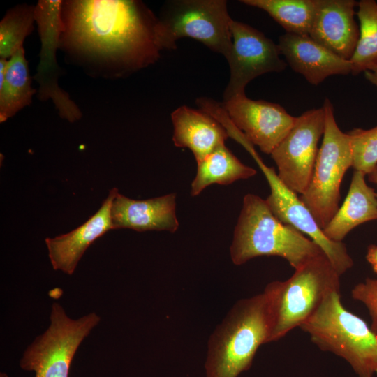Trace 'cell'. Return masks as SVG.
<instances>
[{
	"label": "cell",
	"instance_id": "1",
	"mask_svg": "<svg viewBox=\"0 0 377 377\" xmlns=\"http://www.w3.org/2000/svg\"><path fill=\"white\" fill-rule=\"evenodd\" d=\"M61 18L60 44L122 71L144 68L160 57L158 18L141 1H65Z\"/></svg>",
	"mask_w": 377,
	"mask_h": 377
},
{
	"label": "cell",
	"instance_id": "2",
	"mask_svg": "<svg viewBox=\"0 0 377 377\" xmlns=\"http://www.w3.org/2000/svg\"><path fill=\"white\" fill-rule=\"evenodd\" d=\"M274 281L263 292L236 302L211 334L206 377H238L258 348L269 343L274 325Z\"/></svg>",
	"mask_w": 377,
	"mask_h": 377
},
{
	"label": "cell",
	"instance_id": "3",
	"mask_svg": "<svg viewBox=\"0 0 377 377\" xmlns=\"http://www.w3.org/2000/svg\"><path fill=\"white\" fill-rule=\"evenodd\" d=\"M230 252L236 265L259 256H278L295 269L323 253L310 238L279 221L265 200L253 193L244 197Z\"/></svg>",
	"mask_w": 377,
	"mask_h": 377
},
{
	"label": "cell",
	"instance_id": "4",
	"mask_svg": "<svg viewBox=\"0 0 377 377\" xmlns=\"http://www.w3.org/2000/svg\"><path fill=\"white\" fill-rule=\"evenodd\" d=\"M300 328L320 349L344 359L357 377L377 373V334L343 306L340 291L328 295Z\"/></svg>",
	"mask_w": 377,
	"mask_h": 377
},
{
	"label": "cell",
	"instance_id": "5",
	"mask_svg": "<svg viewBox=\"0 0 377 377\" xmlns=\"http://www.w3.org/2000/svg\"><path fill=\"white\" fill-rule=\"evenodd\" d=\"M340 276L323 253L295 269L288 279L275 281L274 325L269 342L300 327L328 295L340 291Z\"/></svg>",
	"mask_w": 377,
	"mask_h": 377
},
{
	"label": "cell",
	"instance_id": "6",
	"mask_svg": "<svg viewBox=\"0 0 377 377\" xmlns=\"http://www.w3.org/2000/svg\"><path fill=\"white\" fill-rule=\"evenodd\" d=\"M225 0H171L162 7L156 27L161 50L177 47L182 38L202 43L226 59L232 45L230 22Z\"/></svg>",
	"mask_w": 377,
	"mask_h": 377
},
{
	"label": "cell",
	"instance_id": "7",
	"mask_svg": "<svg viewBox=\"0 0 377 377\" xmlns=\"http://www.w3.org/2000/svg\"><path fill=\"white\" fill-rule=\"evenodd\" d=\"M325 121L310 183L300 199L323 230L339 207L342 179L353 167V151L349 135L339 128L332 103L325 98L323 105Z\"/></svg>",
	"mask_w": 377,
	"mask_h": 377
},
{
	"label": "cell",
	"instance_id": "8",
	"mask_svg": "<svg viewBox=\"0 0 377 377\" xmlns=\"http://www.w3.org/2000/svg\"><path fill=\"white\" fill-rule=\"evenodd\" d=\"M94 312L72 319L58 303H53L50 325L25 350L20 367L35 377H68L73 357L82 341L100 322Z\"/></svg>",
	"mask_w": 377,
	"mask_h": 377
},
{
	"label": "cell",
	"instance_id": "9",
	"mask_svg": "<svg viewBox=\"0 0 377 377\" xmlns=\"http://www.w3.org/2000/svg\"><path fill=\"white\" fill-rule=\"evenodd\" d=\"M325 121L323 107L304 112L270 154L279 179L296 194H303L310 183Z\"/></svg>",
	"mask_w": 377,
	"mask_h": 377
},
{
	"label": "cell",
	"instance_id": "10",
	"mask_svg": "<svg viewBox=\"0 0 377 377\" xmlns=\"http://www.w3.org/2000/svg\"><path fill=\"white\" fill-rule=\"evenodd\" d=\"M232 50L226 59L230 79L223 92V101L245 94L249 82L270 72H281L287 63L280 57L278 44L258 29L232 20Z\"/></svg>",
	"mask_w": 377,
	"mask_h": 377
},
{
	"label": "cell",
	"instance_id": "11",
	"mask_svg": "<svg viewBox=\"0 0 377 377\" xmlns=\"http://www.w3.org/2000/svg\"><path fill=\"white\" fill-rule=\"evenodd\" d=\"M63 2L61 0H40L35 6V20L38 24L41 50L34 79L39 84L38 98L42 101L51 99L60 117L73 122L81 118L82 112L58 84L60 70L57 63L56 51L60 45L63 29Z\"/></svg>",
	"mask_w": 377,
	"mask_h": 377
},
{
	"label": "cell",
	"instance_id": "12",
	"mask_svg": "<svg viewBox=\"0 0 377 377\" xmlns=\"http://www.w3.org/2000/svg\"><path fill=\"white\" fill-rule=\"evenodd\" d=\"M251 156L269 183L271 192L265 201L274 215L282 223L308 235L321 249L340 275L350 269L353 266V260L346 245L329 239L300 198L282 183L274 169L267 167L257 152Z\"/></svg>",
	"mask_w": 377,
	"mask_h": 377
},
{
	"label": "cell",
	"instance_id": "13",
	"mask_svg": "<svg viewBox=\"0 0 377 377\" xmlns=\"http://www.w3.org/2000/svg\"><path fill=\"white\" fill-rule=\"evenodd\" d=\"M221 105L235 126L266 154H272L296 120L279 104L254 101L246 94L235 96Z\"/></svg>",
	"mask_w": 377,
	"mask_h": 377
},
{
	"label": "cell",
	"instance_id": "14",
	"mask_svg": "<svg viewBox=\"0 0 377 377\" xmlns=\"http://www.w3.org/2000/svg\"><path fill=\"white\" fill-rule=\"evenodd\" d=\"M356 6L357 2L353 0H317L309 36L339 57L350 60L360 35L355 20Z\"/></svg>",
	"mask_w": 377,
	"mask_h": 377
},
{
	"label": "cell",
	"instance_id": "15",
	"mask_svg": "<svg viewBox=\"0 0 377 377\" xmlns=\"http://www.w3.org/2000/svg\"><path fill=\"white\" fill-rule=\"evenodd\" d=\"M118 193L117 188L110 189L98 210L81 226L68 233L45 239L48 256L54 270L73 274L88 247L113 229L111 209Z\"/></svg>",
	"mask_w": 377,
	"mask_h": 377
},
{
	"label": "cell",
	"instance_id": "16",
	"mask_svg": "<svg viewBox=\"0 0 377 377\" xmlns=\"http://www.w3.org/2000/svg\"><path fill=\"white\" fill-rule=\"evenodd\" d=\"M278 46L287 64L311 84L318 85L332 75L352 73L350 60L336 55L309 36L286 33L279 37Z\"/></svg>",
	"mask_w": 377,
	"mask_h": 377
},
{
	"label": "cell",
	"instance_id": "17",
	"mask_svg": "<svg viewBox=\"0 0 377 377\" xmlns=\"http://www.w3.org/2000/svg\"><path fill=\"white\" fill-rule=\"evenodd\" d=\"M111 218L113 229L175 232L179 226L176 215V194L134 200L118 193L112 202Z\"/></svg>",
	"mask_w": 377,
	"mask_h": 377
},
{
	"label": "cell",
	"instance_id": "18",
	"mask_svg": "<svg viewBox=\"0 0 377 377\" xmlns=\"http://www.w3.org/2000/svg\"><path fill=\"white\" fill-rule=\"evenodd\" d=\"M174 128L172 141L177 147L189 149L197 163L229 137L227 129L212 115L182 105L171 114Z\"/></svg>",
	"mask_w": 377,
	"mask_h": 377
},
{
	"label": "cell",
	"instance_id": "19",
	"mask_svg": "<svg viewBox=\"0 0 377 377\" xmlns=\"http://www.w3.org/2000/svg\"><path fill=\"white\" fill-rule=\"evenodd\" d=\"M363 172L355 170L346 198L337 212L323 229L330 240L342 242L355 227L377 220V195L367 185Z\"/></svg>",
	"mask_w": 377,
	"mask_h": 377
},
{
	"label": "cell",
	"instance_id": "20",
	"mask_svg": "<svg viewBox=\"0 0 377 377\" xmlns=\"http://www.w3.org/2000/svg\"><path fill=\"white\" fill-rule=\"evenodd\" d=\"M197 172L191 186V195L197 196L208 186L228 185L254 176L256 170L242 163L222 144L197 163Z\"/></svg>",
	"mask_w": 377,
	"mask_h": 377
},
{
	"label": "cell",
	"instance_id": "21",
	"mask_svg": "<svg viewBox=\"0 0 377 377\" xmlns=\"http://www.w3.org/2000/svg\"><path fill=\"white\" fill-rule=\"evenodd\" d=\"M36 91L31 87L28 62L22 47L8 59L5 78L0 85V122L6 121L30 105Z\"/></svg>",
	"mask_w": 377,
	"mask_h": 377
},
{
	"label": "cell",
	"instance_id": "22",
	"mask_svg": "<svg viewBox=\"0 0 377 377\" xmlns=\"http://www.w3.org/2000/svg\"><path fill=\"white\" fill-rule=\"evenodd\" d=\"M242 3L263 10L288 34L309 36L317 0H242Z\"/></svg>",
	"mask_w": 377,
	"mask_h": 377
},
{
	"label": "cell",
	"instance_id": "23",
	"mask_svg": "<svg viewBox=\"0 0 377 377\" xmlns=\"http://www.w3.org/2000/svg\"><path fill=\"white\" fill-rule=\"evenodd\" d=\"M357 8L360 35L350 59L353 75L370 71L377 66V2L361 0L357 2Z\"/></svg>",
	"mask_w": 377,
	"mask_h": 377
},
{
	"label": "cell",
	"instance_id": "24",
	"mask_svg": "<svg viewBox=\"0 0 377 377\" xmlns=\"http://www.w3.org/2000/svg\"><path fill=\"white\" fill-rule=\"evenodd\" d=\"M35 7L17 5L8 10L0 22V58L9 59L23 47L34 30Z\"/></svg>",
	"mask_w": 377,
	"mask_h": 377
},
{
	"label": "cell",
	"instance_id": "25",
	"mask_svg": "<svg viewBox=\"0 0 377 377\" xmlns=\"http://www.w3.org/2000/svg\"><path fill=\"white\" fill-rule=\"evenodd\" d=\"M353 151V168L367 175L377 165V126L347 133Z\"/></svg>",
	"mask_w": 377,
	"mask_h": 377
},
{
	"label": "cell",
	"instance_id": "26",
	"mask_svg": "<svg viewBox=\"0 0 377 377\" xmlns=\"http://www.w3.org/2000/svg\"><path fill=\"white\" fill-rule=\"evenodd\" d=\"M352 297L364 304L371 317V330L377 334V296L351 290Z\"/></svg>",
	"mask_w": 377,
	"mask_h": 377
},
{
	"label": "cell",
	"instance_id": "27",
	"mask_svg": "<svg viewBox=\"0 0 377 377\" xmlns=\"http://www.w3.org/2000/svg\"><path fill=\"white\" fill-rule=\"evenodd\" d=\"M352 290L377 296V279L367 278L364 282L355 285Z\"/></svg>",
	"mask_w": 377,
	"mask_h": 377
},
{
	"label": "cell",
	"instance_id": "28",
	"mask_svg": "<svg viewBox=\"0 0 377 377\" xmlns=\"http://www.w3.org/2000/svg\"><path fill=\"white\" fill-rule=\"evenodd\" d=\"M366 259L373 271L377 274V245L371 244L367 248Z\"/></svg>",
	"mask_w": 377,
	"mask_h": 377
},
{
	"label": "cell",
	"instance_id": "29",
	"mask_svg": "<svg viewBox=\"0 0 377 377\" xmlns=\"http://www.w3.org/2000/svg\"><path fill=\"white\" fill-rule=\"evenodd\" d=\"M366 79L377 87V66L370 71L364 72Z\"/></svg>",
	"mask_w": 377,
	"mask_h": 377
},
{
	"label": "cell",
	"instance_id": "30",
	"mask_svg": "<svg viewBox=\"0 0 377 377\" xmlns=\"http://www.w3.org/2000/svg\"><path fill=\"white\" fill-rule=\"evenodd\" d=\"M367 176L369 182L377 186V165L367 175Z\"/></svg>",
	"mask_w": 377,
	"mask_h": 377
}]
</instances>
